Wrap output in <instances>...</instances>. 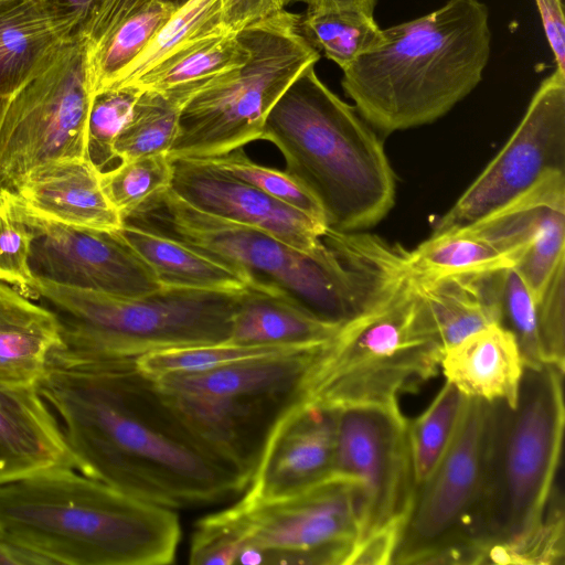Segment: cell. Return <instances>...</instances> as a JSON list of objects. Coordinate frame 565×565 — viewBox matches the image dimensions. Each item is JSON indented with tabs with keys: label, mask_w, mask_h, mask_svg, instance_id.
Instances as JSON below:
<instances>
[{
	"label": "cell",
	"mask_w": 565,
	"mask_h": 565,
	"mask_svg": "<svg viewBox=\"0 0 565 565\" xmlns=\"http://www.w3.org/2000/svg\"><path fill=\"white\" fill-rule=\"evenodd\" d=\"M564 371L524 365L513 406L493 402V428L479 543L488 550L514 543L533 531L555 487L565 406ZM482 564V563H481Z\"/></svg>",
	"instance_id": "cell-8"
},
{
	"label": "cell",
	"mask_w": 565,
	"mask_h": 565,
	"mask_svg": "<svg viewBox=\"0 0 565 565\" xmlns=\"http://www.w3.org/2000/svg\"><path fill=\"white\" fill-rule=\"evenodd\" d=\"M160 1L172 6L174 9H178V8L182 7L184 3H186L189 0H160Z\"/></svg>",
	"instance_id": "cell-50"
},
{
	"label": "cell",
	"mask_w": 565,
	"mask_h": 565,
	"mask_svg": "<svg viewBox=\"0 0 565 565\" xmlns=\"http://www.w3.org/2000/svg\"><path fill=\"white\" fill-rule=\"evenodd\" d=\"M90 106L77 34L44 72L8 97L0 124V191L13 192L44 162L87 157Z\"/></svg>",
	"instance_id": "cell-13"
},
{
	"label": "cell",
	"mask_w": 565,
	"mask_h": 565,
	"mask_svg": "<svg viewBox=\"0 0 565 565\" xmlns=\"http://www.w3.org/2000/svg\"><path fill=\"white\" fill-rule=\"evenodd\" d=\"M565 258V199L543 213L532 241L515 266L536 301L559 260Z\"/></svg>",
	"instance_id": "cell-39"
},
{
	"label": "cell",
	"mask_w": 565,
	"mask_h": 565,
	"mask_svg": "<svg viewBox=\"0 0 565 565\" xmlns=\"http://www.w3.org/2000/svg\"><path fill=\"white\" fill-rule=\"evenodd\" d=\"M171 163L170 190L194 209L267 232L309 255L324 249L323 222L198 159Z\"/></svg>",
	"instance_id": "cell-18"
},
{
	"label": "cell",
	"mask_w": 565,
	"mask_h": 565,
	"mask_svg": "<svg viewBox=\"0 0 565 565\" xmlns=\"http://www.w3.org/2000/svg\"><path fill=\"white\" fill-rule=\"evenodd\" d=\"M303 349L242 345L231 342L172 348L146 353L136 359L141 373L151 380L170 374H191L214 370L242 360Z\"/></svg>",
	"instance_id": "cell-35"
},
{
	"label": "cell",
	"mask_w": 565,
	"mask_h": 565,
	"mask_svg": "<svg viewBox=\"0 0 565 565\" xmlns=\"http://www.w3.org/2000/svg\"><path fill=\"white\" fill-rule=\"evenodd\" d=\"M185 105L177 97L142 89L130 119L116 140L117 160L167 154L177 136L179 118Z\"/></svg>",
	"instance_id": "cell-32"
},
{
	"label": "cell",
	"mask_w": 565,
	"mask_h": 565,
	"mask_svg": "<svg viewBox=\"0 0 565 565\" xmlns=\"http://www.w3.org/2000/svg\"><path fill=\"white\" fill-rule=\"evenodd\" d=\"M86 13L64 0H22L0 9V96L44 72L77 35Z\"/></svg>",
	"instance_id": "cell-19"
},
{
	"label": "cell",
	"mask_w": 565,
	"mask_h": 565,
	"mask_svg": "<svg viewBox=\"0 0 565 565\" xmlns=\"http://www.w3.org/2000/svg\"><path fill=\"white\" fill-rule=\"evenodd\" d=\"M72 467L57 417L36 388H0V486Z\"/></svg>",
	"instance_id": "cell-21"
},
{
	"label": "cell",
	"mask_w": 565,
	"mask_h": 565,
	"mask_svg": "<svg viewBox=\"0 0 565 565\" xmlns=\"http://www.w3.org/2000/svg\"><path fill=\"white\" fill-rule=\"evenodd\" d=\"M493 402L465 396L454 435L414 489L392 564H480Z\"/></svg>",
	"instance_id": "cell-12"
},
{
	"label": "cell",
	"mask_w": 565,
	"mask_h": 565,
	"mask_svg": "<svg viewBox=\"0 0 565 565\" xmlns=\"http://www.w3.org/2000/svg\"><path fill=\"white\" fill-rule=\"evenodd\" d=\"M535 305L542 361L564 371L565 258L552 271Z\"/></svg>",
	"instance_id": "cell-41"
},
{
	"label": "cell",
	"mask_w": 565,
	"mask_h": 565,
	"mask_svg": "<svg viewBox=\"0 0 565 565\" xmlns=\"http://www.w3.org/2000/svg\"><path fill=\"white\" fill-rule=\"evenodd\" d=\"M195 159L259 189L327 225L322 206L303 184L286 171L254 162L243 148L217 157Z\"/></svg>",
	"instance_id": "cell-36"
},
{
	"label": "cell",
	"mask_w": 565,
	"mask_h": 565,
	"mask_svg": "<svg viewBox=\"0 0 565 565\" xmlns=\"http://www.w3.org/2000/svg\"><path fill=\"white\" fill-rule=\"evenodd\" d=\"M156 0H95L78 29L84 51L99 45L124 21Z\"/></svg>",
	"instance_id": "cell-43"
},
{
	"label": "cell",
	"mask_w": 565,
	"mask_h": 565,
	"mask_svg": "<svg viewBox=\"0 0 565 565\" xmlns=\"http://www.w3.org/2000/svg\"><path fill=\"white\" fill-rule=\"evenodd\" d=\"M171 178L170 158L158 153L119 161L100 172V185L124 222L150 199L169 189Z\"/></svg>",
	"instance_id": "cell-34"
},
{
	"label": "cell",
	"mask_w": 565,
	"mask_h": 565,
	"mask_svg": "<svg viewBox=\"0 0 565 565\" xmlns=\"http://www.w3.org/2000/svg\"><path fill=\"white\" fill-rule=\"evenodd\" d=\"M326 344L153 381L201 438L252 478L275 424L305 398Z\"/></svg>",
	"instance_id": "cell-10"
},
{
	"label": "cell",
	"mask_w": 565,
	"mask_h": 565,
	"mask_svg": "<svg viewBox=\"0 0 565 565\" xmlns=\"http://www.w3.org/2000/svg\"><path fill=\"white\" fill-rule=\"evenodd\" d=\"M514 263L489 239L463 225L431 234L407 254L413 277L501 270Z\"/></svg>",
	"instance_id": "cell-28"
},
{
	"label": "cell",
	"mask_w": 565,
	"mask_h": 565,
	"mask_svg": "<svg viewBox=\"0 0 565 565\" xmlns=\"http://www.w3.org/2000/svg\"><path fill=\"white\" fill-rule=\"evenodd\" d=\"M556 68L565 72V17L562 0H534Z\"/></svg>",
	"instance_id": "cell-46"
},
{
	"label": "cell",
	"mask_w": 565,
	"mask_h": 565,
	"mask_svg": "<svg viewBox=\"0 0 565 565\" xmlns=\"http://www.w3.org/2000/svg\"><path fill=\"white\" fill-rule=\"evenodd\" d=\"M565 172V72L542 81L514 132L433 233L467 225L504 205L545 173Z\"/></svg>",
	"instance_id": "cell-15"
},
{
	"label": "cell",
	"mask_w": 565,
	"mask_h": 565,
	"mask_svg": "<svg viewBox=\"0 0 565 565\" xmlns=\"http://www.w3.org/2000/svg\"><path fill=\"white\" fill-rule=\"evenodd\" d=\"M242 292L162 288L128 297L38 277L33 284V299L49 303L60 320L64 348L104 359L227 342Z\"/></svg>",
	"instance_id": "cell-7"
},
{
	"label": "cell",
	"mask_w": 565,
	"mask_h": 565,
	"mask_svg": "<svg viewBox=\"0 0 565 565\" xmlns=\"http://www.w3.org/2000/svg\"><path fill=\"white\" fill-rule=\"evenodd\" d=\"M359 537L353 486L337 476L289 499L234 505L196 522L191 564H345Z\"/></svg>",
	"instance_id": "cell-9"
},
{
	"label": "cell",
	"mask_w": 565,
	"mask_h": 565,
	"mask_svg": "<svg viewBox=\"0 0 565 565\" xmlns=\"http://www.w3.org/2000/svg\"><path fill=\"white\" fill-rule=\"evenodd\" d=\"M300 23L308 41L342 71L377 43L382 30L374 15L354 10H307Z\"/></svg>",
	"instance_id": "cell-31"
},
{
	"label": "cell",
	"mask_w": 565,
	"mask_h": 565,
	"mask_svg": "<svg viewBox=\"0 0 565 565\" xmlns=\"http://www.w3.org/2000/svg\"><path fill=\"white\" fill-rule=\"evenodd\" d=\"M31 232L9 212L0 193V281L33 299L34 275L29 257Z\"/></svg>",
	"instance_id": "cell-42"
},
{
	"label": "cell",
	"mask_w": 565,
	"mask_h": 565,
	"mask_svg": "<svg viewBox=\"0 0 565 565\" xmlns=\"http://www.w3.org/2000/svg\"><path fill=\"white\" fill-rule=\"evenodd\" d=\"M262 140L281 152L285 171L322 206L328 227L355 232L377 224L395 202L383 142L354 106L308 66L269 111Z\"/></svg>",
	"instance_id": "cell-5"
},
{
	"label": "cell",
	"mask_w": 565,
	"mask_h": 565,
	"mask_svg": "<svg viewBox=\"0 0 565 565\" xmlns=\"http://www.w3.org/2000/svg\"><path fill=\"white\" fill-rule=\"evenodd\" d=\"M300 22V14L284 9L236 32L249 52L247 62L183 107L167 153L171 160L217 157L262 140L274 105L320 58Z\"/></svg>",
	"instance_id": "cell-11"
},
{
	"label": "cell",
	"mask_w": 565,
	"mask_h": 565,
	"mask_svg": "<svg viewBox=\"0 0 565 565\" xmlns=\"http://www.w3.org/2000/svg\"><path fill=\"white\" fill-rule=\"evenodd\" d=\"M18 1H22V0H0V9L6 7V6L12 4L14 2H18Z\"/></svg>",
	"instance_id": "cell-52"
},
{
	"label": "cell",
	"mask_w": 565,
	"mask_h": 565,
	"mask_svg": "<svg viewBox=\"0 0 565 565\" xmlns=\"http://www.w3.org/2000/svg\"><path fill=\"white\" fill-rule=\"evenodd\" d=\"M124 222L171 236L338 326L376 306L407 274V250L376 235L327 226L324 249L309 255L267 232L199 211L170 188Z\"/></svg>",
	"instance_id": "cell-2"
},
{
	"label": "cell",
	"mask_w": 565,
	"mask_h": 565,
	"mask_svg": "<svg viewBox=\"0 0 565 565\" xmlns=\"http://www.w3.org/2000/svg\"><path fill=\"white\" fill-rule=\"evenodd\" d=\"M50 565L49 561L0 530V565Z\"/></svg>",
	"instance_id": "cell-47"
},
{
	"label": "cell",
	"mask_w": 565,
	"mask_h": 565,
	"mask_svg": "<svg viewBox=\"0 0 565 565\" xmlns=\"http://www.w3.org/2000/svg\"><path fill=\"white\" fill-rule=\"evenodd\" d=\"M142 89L136 85L102 92L92 98L87 125V158L100 171L117 160L116 140L130 119Z\"/></svg>",
	"instance_id": "cell-38"
},
{
	"label": "cell",
	"mask_w": 565,
	"mask_h": 565,
	"mask_svg": "<svg viewBox=\"0 0 565 565\" xmlns=\"http://www.w3.org/2000/svg\"><path fill=\"white\" fill-rule=\"evenodd\" d=\"M7 100H8V97L0 96V124H1V119H2V116H3V111H4V108H6ZM0 193H1V191H0Z\"/></svg>",
	"instance_id": "cell-51"
},
{
	"label": "cell",
	"mask_w": 565,
	"mask_h": 565,
	"mask_svg": "<svg viewBox=\"0 0 565 565\" xmlns=\"http://www.w3.org/2000/svg\"><path fill=\"white\" fill-rule=\"evenodd\" d=\"M307 10H354L374 15L376 0H298Z\"/></svg>",
	"instance_id": "cell-48"
},
{
	"label": "cell",
	"mask_w": 565,
	"mask_h": 565,
	"mask_svg": "<svg viewBox=\"0 0 565 565\" xmlns=\"http://www.w3.org/2000/svg\"><path fill=\"white\" fill-rule=\"evenodd\" d=\"M440 367L465 396L513 406L524 363L513 334L492 323L445 350Z\"/></svg>",
	"instance_id": "cell-24"
},
{
	"label": "cell",
	"mask_w": 565,
	"mask_h": 565,
	"mask_svg": "<svg viewBox=\"0 0 565 565\" xmlns=\"http://www.w3.org/2000/svg\"><path fill=\"white\" fill-rule=\"evenodd\" d=\"M223 32L226 30L222 0H189L174 10L141 52L110 79L103 92L132 85L177 50Z\"/></svg>",
	"instance_id": "cell-29"
},
{
	"label": "cell",
	"mask_w": 565,
	"mask_h": 565,
	"mask_svg": "<svg viewBox=\"0 0 565 565\" xmlns=\"http://www.w3.org/2000/svg\"><path fill=\"white\" fill-rule=\"evenodd\" d=\"M248 57L249 52L237 33L223 32L177 50L132 85L188 104L198 93L244 66Z\"/></svg>",
	"instance_id": "cell-27"
},
{
	"label": "cell",
	"mask_w": 565,
	"mask_h": 565,
	"mask_svg": "<svg viewBox=\"0 0 565 565\" xmlns=\"http://www.w3.org/2000/svg\"><path fill=\"white\" fill-rule=\"evenodd\" d=\"M405 520L406 518L394 520L358 541L345 565L392 564Z\"/></svg>",
	"instance_id": "cell-44"
},
{
	"label": "cell",
	"mask_w": 565,
	"mask_h": 565,
	"mask_svg": "<svg viewBox=\"0 0 565 565\" xmlns=\"http://www.w3.org/2000/svg\"><path fill=\"white\" fill-rule=\"evenodd\" d=\"M174 10L156 0L118 25L99 45L84 51L86 83L92 98L141 52Z\"/></svg>",
	"instance_id": "cell-30"
},
{
	"label": "cell",
	"mask_w": 565,
	"mask_h": 565,
	"mask_svg": "<svg viewBox=\"0 0 565 565\" xmlns=\"http://www.w3.org/2000/svg\"><path fill=\"white\" fill-rule=\"evenodd\" d=\"M564 523L563 494L555 486L537 526L514 543L488 550L482 564H564Z\"/></svg>",
	"instance_id": "cell-37"
},
{
	"label": "cell",
	"mask_w": 565,
	"mask_h": 565,
	"mask_svg": "<svg viewBox=\"0 0 565 565\" xmlns=\"http://www.w3.org/2000/svg\"><path fill=\"white\" fill-rule=\"evenodd\" d=\"M71 6L84 11L87 15L95 0H64Z\"/></svg>",
	"instance_id": "cell-49"
},
{
	"label": "cell",
	"mask_w": 565,
	"mask_h": 565,
	"mask_svg": "<svg viewBox=\"0 0 565 565\" xmlns=\"http://www.w3.org/2000/svg\"><path fill=\"white\" fill-rule=\"evenodd\" d=\"M292 0H222L223 25L236 33L246 25L284 10Z\"/></svg>",
	"instance_id": "cell-45"
},
{
	"label": "cell",
	"mask_w": 565,
	"mask_h": 565,
	"mask_svg": "<svg viewBox=\"0 0 565 565\" xmlns=\"http://www.w3.org/2000/svg\"><path fill=\"white\" fill-rule=\"evenodd\" d=\"M62 345L56 313L0 281V388H36L50 354Z\"/></svg>",
	"instance_id": "cell-23"
},
{
	"label": "cell",
	"mask_w": 565,
	"mask_h": 565,
	"mask_svg": "<svg viewBox=\"0 0 565 565\" xmlns=\"http://www.w3.org/2000/svg\"><path fill=\"white\" fill-rule=\"evenodd\" d=\"M504 270L412 276L443 352L473 332L500 322Z\"/></svg>",
	"instance_id": "cell-22"
},
{
	"label": "cell",
	"mask_w": 565,
	"mask_h": 565,
	"mask_svg": "<svg viewBox=\"0 0 565 565\" xmlns=\"http://www.w3.org/2000/svg\"><path fill=\"white\" fill-rule=\"evenodd\" d=\"M36 390L61 419L74 468L124 493L174 510L228 500L250 481L191 428L136 360L62 345Z\"/></svg>",
	"instance_id": "cell-1"
},
{
	"label": "cell",
	"mask_w": 565,
	"mask_h": 565,
	"mask_svg": "<svg viewBox=\"0 0 565 565\" xmlns=\"http://www.w3.org/2000/svg\"><path fill=\"white\" fill-rule=\"evenodd\" d=\"M491 51L489 10L479 0L440 8L381 30L343 71L361 117L384 135L431 124L481 82Z\"/></svg>",
	"instance_id": "cell-4"
},
{
	"label": "cell",
	"mask_w": 565,
	"mask_h": 565,
	"mask_svg": "<svg viewBox=\"0 0 565 565\" xmlns=\"http://www.w3.org/2000/svg\"><path fill=\"white\" fill-rule=\"evenodd\" d=\"M72 467L0 486V530L50 565H164L181 539L178 514Z\"/></svg>",
	"instance_id": "cell-3"
},
{
	"label": "cell",
	"mask_w": 565,
	"mask_h": 565,
	"mask_svg": "<svg viewBox=\"0 0 565 565\" xmlns=\"http://www.w3.org/2000/svg\"><path fill=\"white\" fill-rule=\"evenodd\" d=\"M117 231L163 288L241 292L252 286L235 268L171 236L129 222Z\"/></svg>",
	"instance_id": "cell-26"
},
{
	"label": "cell",
	"mask_w": 565,
	"mask_h": 565,
	"mask_svg": "<svg viewBox=\"0 0 565 565\" xmlns=\"http://www.w3.org/2000/svg\"><path fill=\"white\" fill-rule=\"evenodd\" d=\"M335 409L333 476L353 486L360 541L407 515L415 489L408 420L398 404Z\"/></svg>",
	"instance_id": "cell-14"
},
{
	"label": "cell",
	"mask_w": 565,
	"mask_h": 565,
	"mask_svg": "<svg viewBox=\"0 0 565 565\" xmlns=\"http://www.w3.org/2000/svg\"><path fill=\"white\" fill-rule=\"evenodd\" d=\"M465 395L448 381L427 408L407 423L415 487L433 471L454 435Z\"/></svg>",
	"instance_id": "cell-33"
},
{
	"label": "cell",
	"mask_w": 565,
	"mask_h": 565,
	"mask_svg": "<svg viewBox=\"0 0 565 565\" xmlns=\"http://www.w3.org/2000/svg\"><path fill=\"white\" fill-rule=\"evenodd\" d=\"M443 353L408 273L323 347L303 399L329 408L395 405L437 374Z\"/></svg>",
	"instance_id": "cell-6"
},
{
	"label": "cell",
	"mask_w": 565,
	"mask_h": 565,
	"mask_svg": "<svg viewBox=\"0 0 565 565\" xmlns=\"http://www.w3.org/2000/svg\"><path fill=\"white\" fill-rule=\"evenodd\" d=\"M340 327L319 319L279 290L252 285L238 299L227 342L313 348L331 341Z\"/></svg>",
	"instance_id": "cell-25"
},
{
	"label": "cell",
	"mask_w": 565,
	"mask_h": 565,
	"mask_svg": "<svg viewBox=\"0 0 565 565\" xmlns=\"http://www.w3.org/2000/svg\"><path fill=\"white\" fill-rule=\"evenodd\" d=\"M10 193L38 214L64 224L104 231L122 225L102 189L100 171L87 157L39 164Z\"/></svg>",
	"instance_id": "cell-20"
},
{
	"label": "cell",
	"mask_w": 565,
	"mask_h": 565,
	"mask_svg": "<svg viewBox=\"0 0 565 565\" xmlns=\"http://www.w3.org/2000/svg\"><path fill=\"white\" fill-rule=\"evenodd\" d=\"M1 198L11 215L31 232L29 263L34 277L128 297L163 288L117 230L64 224L38 214L10 192L1 191Z\"/></svg>",
	"instance_id": "cell-16"
},
{
	"label": "cell",
	"mask_w": 565,
	"mask_h": 565,
	"mask_svg": "<svg viewBox=\"0 0 565 565\" xmlns=\"http://www.w3.org/2000/svg\"><path fill=\"white\" fill-rule=\"evenodd\" d=\"M500 309L499 323L515 338L524 365L543 364L535 299L515 267L504 270Z\"/></svg>",
	"instance_id": "cell-40"
},
{
	"label": "cell",
	"mask_w": 565,
	"mask_h": 565,
	"mask_svg": "<svg viewBox=\"0 0 565 565\" xmlns=\"http://www.w3.org/2000/svg\"><path fill=\"white\" fill-rule=\"evenodd\" d=\"M335 408L300 401L271 429L241 499L271 502L299 495L333 477Z\"/></svg>",
	"instance_id": "cell-17"
}]
</instances>
